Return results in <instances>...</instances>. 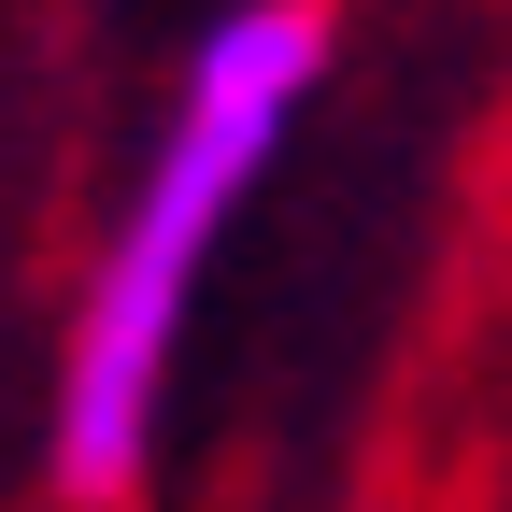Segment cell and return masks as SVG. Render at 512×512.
<instances>
[{
    "instance_id": "1",
    "label": "cell",
    "mask_w": 512,
    "mask_h": 512,
    "mask_svg": "<svg viewBox=\"0 0 512 512\" xmlns=\"http://www.w3.org/2000/svg\"><path fill=\"white\" fill-rule=\"evenodd\" d=\"M328 72V15L313 0H228L200 29V57L171 72V114L128 200L86 256V299H72V342H57V413H43V456L72 512H114L157 456V413H171V356H185V313H200V271L228 214L271 185L285 128Z\"/></svg>"
}]
</instances>
